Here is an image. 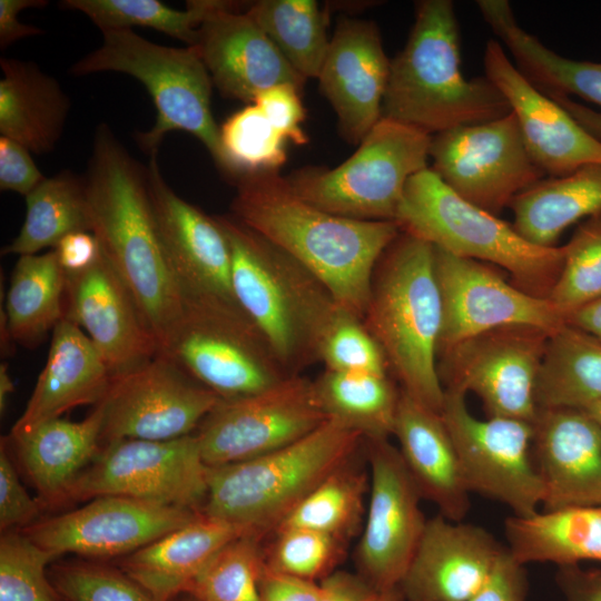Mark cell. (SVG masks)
<instances>
[{
  "instance_id": "35",
  "label": "cell",
  "mask_w": 601,
  "mask_h": 601,
  "mask_svg": "<svg viewBox=\"0 0 601 601\" xmlns=\"http://www.w3.org/2000/svg\"><path fill=\"white\" fill-rule=\"evenodd\" d=\"M66 276L56 252L19 256L11 274L1 326L13 344L32 348L65 318Z\"/></svg>"
},
{
  "instance_id": "46",
  "label": "cell",
  "mask_w": 601,
  "mask_h": 601,
  "mask_svg": "<svg viewBox=\"0 0 601 601\" xmlns=\"http://www.w3.org/2000/svg\"><path fill=\"white\" fill-rule=\"evenodd\" d=\"M265 550L268 568L297 578L319 582L341 562L346 541L331 534L303 529L282 528Z\"/></svg>"
},
{
  "instance_id": "23",
  "label": "cell",
  "mask_w": 601,
  "mask_h": 601,
  "mask_svg": "<svg viewBox=\"0 0 601 601\" xmlns=\"http://www.w3.org/2000/svg\"><path fill=\"white\" fill-rule=\"evenodd\" d=\"M65 317L89 337L112 378L160 354L134 297L104 255L86 272L66 278Z\"/></svg>"
},
{
  "instance_id": "18",
  "label": "cell",
  "mask_w": 601,
  "mask_h": 601,
  "mask_svg": "<svg viewBox=\"0 0 601 601\" xmlns=\"http://www.w3.org/2000/svg\"><path fill=\"white\" fill-rule=\"evenodd\" d=\"M434 268L443 309L437 358L492 329L524 326L552 334L566 324L549 298L520 289L485 263L434 247Z\"/></svg>"
},
{
  "instance_id": "49",
  "label": "cell",
  "mask_w": 601,
  "mask_h": 601,
  "mask_svg": "<svg viewBox=\"0 0 601 601\" xmlns=\"http://www.w3.org/2000/svg\"><path fill=\"white\" fill-rule=\"evenodd\" d=\"M12 456L1 441L0 446V529L1 533L22 530L40 520L43 510L20 482Z\"/></svg>"
},
{
  "instance_id": "22",
  "label": "cell",
  "mask_w": 601,
  "mask_h": 601,
  "mask_svg": "<svg viewBox=\"0 0 601 601\" xmlns=\"http://www.w3.org/2000/svg\"><path fill=\"white\" fill-rule=\"evenodd\" d=\"M483 61L485 77L508 100L525 146L544 175L562 177L582 166L601 164V140L534 87L500 41H487Z\"/></svg>"
},
{
  "instance_id": "62",
  "label": "cell",
  "mask_w": 601,
  "mask_h": 601,
  "mask_svg": "<svg viewBox=\"0 0 601 601\" xmlns=\"http://www.w3.org/2000/svg\"><path fill=\"white\" fill-rule=\"evenodd\" d=\"M585 412L601 425V401L585 410Z\"/></svg>"
},
{
  "instance_id": "42",
  "label": "cell",
  "mask_w": 601,
  "mask_h": 601,
  "mask_svg": "<svg viewBox=\"0 0 601 601\" xmlns=\"http://www.w3.org/2000/svg\"><path fill=\"white\" fill-rule=\"evenodd\" d=\"M219 168L234 181L259 171H279L285 164L286 139L255 104L233 114L219 127Z\"/></svg>"
},
{
  "instance_id": "33",
  "label": "cell",
  "mask_w": 601,
  "mask_h": 601,
  "mask_svg": "<svg viewBox=\"0 0 601 601\" xmlns=\"http://www.w3.org/2000/svg\"><path fill=\"white\" fill-rule=\"evenodd\" d=\"M504 534L506 548L524 565L601 562V506L511 515L504 522Z\"/></svg>"
},
{
  "instance_id": "52",
  "label": "cell",
  "mask_w": 601,
  "mask_h": 601,
  "mask_svg": "<svg viewBox=\"0 0 601 601\" xmlns=\"http://www.w3.org/2000/svg\"><path fill=\"white\" fill-rule=\"evenodd\" d=\"M30 150L7 137L0 138V189L29 195L46 177Z\"/></svg>"
},
{
  "instance_id": "14",
  "label": "cell",
  "mask_w": 601,
  "mask_h": 601,
  "mask_svg": "<svg viewBox=\"0 0 601 601\" xmlns=\"http://www.w3.org/2000/svg\"><path fill=\"white\" fill-rule=\"evenodd\" d=\"M550 333L524 326L492 329L437 358L444 388L474 393L487 417L533 423L536 380Z\"/></svg>"
},
{
  "instance_id": "50",
  "label": "cell",
  "mask_w": 601,
  "mask_h": 601,
  "mask_svg": "<svg viewBox=\"0 0 601 601\" xmlns=\"http://www.w3.org/2000/svg\"><path fill=\"white\" fill-rule=\"evenodd\" d=\"M299 93L300 89L294 85L280 83L259 92L253 104L286 140L305 145L308 137L302 127L305 109Z\"/></svg>"
},
{
  "instance_id": "6",
  "label": "cell",
  "mask_w": 601,
  "mask_h": 601,
  "mask_svg": "<svg viewBox=\"0 0 601 601\" xmlns=\"http://www.w3.org/2000/svg\"><path fill=\"white\" fill-rule=\"evenodd\" d=\"M394 221L433 247L501 267L538 297H549L562 269L563 246L528 242L512 224L457 196L430 167L408 179Z\"/></svg>"
},
{
  "instance_id": "32",
  "label": "cell",
  "mask_w": 601,
  "mask_h": 601,
  "mask_svg": "<svg viewBox=\"0 0 601 601\" xmlns=\"http://www.w3.org/2000/svg\"><path fill=\"white\" fill-rule=\"evenodd\" d=\"M520 72L548 96L575 95L601 107V62L573 60L545 47L518 23L506 0L475 2Z\"/></svg>"
},
{
  "instance_id": "3",
  "label": "cell",
  "mask_w": 601,
  "mask_h": 601,
  "mask_svg": "<svg viewBox=\"0 0 601 601\" xmlns=\"http://www.w3.org/2000/svg\"><path fill=\"white\" fill-rule=\"evenodd\" d=\"M511 112L486 78L461 72L459 23L451 0H422L403 49L391 60L382 118L428 136Z\"/></svg>"
},
{
  "instance_id": "55",
  "label": "cell",
  "mask_w": 601,
  "mask_h": 601,
  "mask_svg": "<svg viewBox=\"0 0 601 601\" xmlns=\"http://www.w3.org/2000/svg\"><path fill=\"white\" fill-rule=\"evenodd\" d=\"M555 583L564 601H601V569L559 566Z\"/></svg>"
},
{
  "instance_id": "10",
  "label": "cell",
  "mask_w": 601,
  "mask_h": 601,
  "mask_svg": "<svg viewBox=\"0 0 601 601\" xmlns=\"http://www.w3.org/2000/svg\"><path fill=\"white\" fill-rule=\"evenodd\" d=\"M161 354L224 402L255 395L290 376L244 311L226 303L184 300Z\"/></svg>"
},
{
  "instance_id": "58",
  "label": "cell",
  "mask_w": 601,
  "mask_h": 601,
  "mask_svg": "<svg viewBox=\"0 0 601 601\" xmlns=\"http://www.w3.org/2000/svg\"><path fill=\"white\" fill-rule=\"evenodd\" d=\"M561 105L582 127L601 140V112L565 96H549Z\"/></svg>"
},
{
  "instance_id": "24",
  "label": "cell",
  "mask_w": 601,
  "mask_h": 601,
  "mask_svg": "<svg viewBox=\"0 0 601 601\" xmlns=\"http://www.w3.org/2000/svg\"><path fill=\"white\" fill-rule=\"evenodd\" d=\"M390 66L374 21L337 22L317 79L347 142L358 145L382 119Z\"/></svg>"
},
{
  "instance_id": "45",
  "label": "cell",
  "mask_w": 601,
  "mask_h": 601,
  "mask_svg": "<svg viewBox=\"0 0 601 601\" xmlns=\"http://www.w3.org/2000/svg\"><path fill=\"white\" fill-rule=\"evenodd\" d=\"M58 558L21 530L2 532L0 601H66L46 571L47 565Z\"/></svg>"
},
{
  "instance_id": "59",
  "label": "cell",
  "mask_w": 601,
  "mask_h": 601,
  "mask_svg": "<svg viewBox=\"0 0 601 601\" xmlns=\"http://www.w3.org/2000/svg\"><path fill=\"white\" fill-rule=\"evenodd\" d=\"M566 324L577 327L601 342V298L571 314Z\"/></svg>"
},
{
  "instance_id": "36",
  "label": "cell",
  "mask_w": 601,
  "mask_h": 601,
  "mask_svg": "<svg viewBox=\"0 0 601 601\" xmlns=\"http://www.w3.org/2000/svg\"><path fill=\"white\" fill-rule=\"evenodd\" d=\"M601 401V342L565 324L550 334L540 366L539 408L588 410Z\"/></svg>"
},
{
  "instance_id": "1",
  "label": "cell",
  "mask_w": 601,
  "mask_h": 601,
  "mask_svg": "<svg viewBox=\"0 0 601 601\" xmlns=\"http://www.w3.org/2000/svg\"><path fill=\"white\" fill-rule=\"evenodd\" d=\"M231 215L314 274L338 305L363 318L383 253L400 235L394 220H358L303 200L279 171L235 180Z\"/></svg>"
},
{
  "instance_id": "20",
  "label": "cell",
  "mask_w": 601,
  "mask_h": 601,
  "mask_svg": "<svg viewBox=\"0 0 601 601\" xmlns=\"http://www.w3.org/2000/svg\"><path fill=\"white\" fill-rule=\"evenodd\" d=\"M152 213L183 302L238 305L229 242L216 217L179 197L161 175L157 155L146 165Z\"/></svg>"
},
{
  "instance_id": "28",
  "label": "cell",
  "mask_w": 601,
  "mask_h": 601,
  "mask_svg": "<svg viewBox=\"0 0 601 601\" xmlns=\"http://www.w3.org/2000/svg\"><path fill=\"white\" fill-rule=\"evenodd\" d=\"M393 436L422 499L435 504L444 518L463 521L471 492L441 414L401 390Z\"/></svg>"
},
{
  "instance_id": "44",
  "label": "cell",
  "mask_w": 601,
  "mask_h": 601,
  "mask_svg": "<svg viewBox=\"0 0 601 601\" xmlns=\"http://www.w3.org/2000/svg\"><path fill=\"white\" fill-rule=\"evenodd\" d=\"M563 248L562 269L548 298L566 322L601 298V213L584 220Z\"/></svg>"
},
{
  "instance_id": "21",
  "label": "cell",
  "mask_w": 601,
  "mask_h": 601,
  "mask_svg": "<svg viewBox=\"0 0 601 601\" xmlns=\"http://www.w3.org/2000/svg\"><path fill=\"white\" fill-rule=\"evenodd\" d=\"M213 0L197 29L194 47L213 85L227 98L247 105L273 86L292 83L303 89V78L248 16L249 4Z\"/></svg>"
},
{
  "instance_id": "19",
  "label": "cell",
  "mask_w": 601,
  "mask_h": 601,
  "mask_svg": "<svg viewBox=\"0 0 601 601\" xmlns=\"http://www.w3.org/2000/svg\"><path fill=\"white\" fill-rule=\"evenodd\" d=\"M198 512L129 496L101 495L21 531L58 556L75 553L104 561L137 551L183 526Z\"/></svg>"
},
{
  "instance_id": "13",
  "label": "cell",
  "mask_w": 601,
  "mask_h": 601,
  "mask_svg": "<svg viewBox=\"0 0 601 601\" xmlns=\"http://www.w3.org/2000/svg\"><path fill=\"white\" fill-rule=\"evenodd\" d=\"M432 171L464 200L499 215L522 191L544 178L509 115L432 136Z\"/></svg>"
},
{
  "instance_id": "11",
  "label": "cell",
  "mask_w": 601,
  "mask_h": 601,
  "mask_svg": "<svg viewBox=\"0 0 601 601\" xmlns=\"http://www.w3.org/2000/svg\"><path fill=\"white\" fill-rule=\"evenodd\" d=\"M208 473L196 433L168 441L121 439L100 449L69 489L65 505L122 495L200 511Z\"/></svg>"
},
{
  "instance_id": "47",
  "label": "cell",
  "mask_w": 601,
  "mask_h": 601,
  "mask_svg": "<svg viewBox=\"0 0 601 601\" xmlns=\"http://www.w3.org/2000/svg\"><path fill=\"white\" fill-rule=\"evenodd\" d=\"M48 573L66 601H158L118 565L102 561L59 562Z\"/></svg>"
},
{
  "instance_id": "26",
  "label": "cell",
  "mask_w": 601,
  "mask_h": 601,
  "mask_svg": "<svg viewBox=\"0 0 601 601\" xmlns=\"http://www.w3.org/2000/svg\"><path fill=\"white\" fill-rule=\"evenodd\" d=\"M503 548L484 528L439 513L427 519L398 588L405 601H467Z\"/></svg>"
},
{
  "instance_id": "40",
  "label": "cell",
  "mask_w": 601,
  "mask_h": 601,
  "mask_svg": "<svg viewBox=\"0 0 601 601\" xmlns=\"http://www.w3.org/2000/svg\"><path fill=\"white\" fill-rule=\"evenodd\" d=\"M367 489L366 472L353 465L352 459L319 482L277 529H309L347 541L362 530Z\"/></svg>"
},
{
  "instance_id": "12",
  "label": "cell",
  "mask_w": 601,
  "mask_h": 601,
  "mask_svg": "<svg viewBox=\"0 0 601 601\" xmlns=\"http://www.w3.org/2000/svg\"><path fill=\"white\" fill-rule=\"evenodd\" d=\"M440 414L469 491L501 502L512 515L536 513L543 487L532 455V423L477 418L469 411L465 394L453 388H444Z\"/></svg>"
},
{
  "instance_id": "37",
  "label": "cell",
  "mask_w": 601,
  "mask_h": 601,
  "mask_svg": "<svg viewBox=\"0 0 601 601\" xmlns=\"http://www.w3.org/2000/svg\"><path fill=\"white\" fill-rule=\"evenodd\" d=\"M313 385L327 420L359 433L364 440L393 436L401 388L388 374L324 370Z\"/></svg>"
},
{
  "instance_id": "53",
  "label": "cell",
  "mask_w": 601,
  "mask_h": 601,
  "mask_svg": "<svg viewBox=\"0 0 601 601\" xmlns=\"http://www.w3.org/2000/svg\"><path fill=\"white\" fill-rule=\"evenodd\" d=\"M66 278L92 267L102 256L97 237L91 231H75L53 248Z\"/></svg>"
},
{
  "instance_id": "43",
  "label": "cell",
  "mask_w": 601,
  "mask_h": 601,
  "mask_svg": "<svg viewBox=\"0 0 601 601\" xmlns=\"http://www.w3.org/2000/svg\"><path fill=\"white\" fill-rule=\"evenodd\" d=\"M265 535L247 533L226 544L189 587L191 601H259Z\"/></svg>"
},
{
  "instance_id": "51",
  "label": "cell",
  "mask_w": 601,
  "mask_h": 601,
  "mask_svg": "<svg viewBox=\"0 0 601 601\" xmlns=\"http://www.w3.org/2000/svg\"><path fill=\"white\" fill-rule=\"evenodd\" d=\"M528 591L525 565L504 546L483 584L467 601H526Z\"/></svg>"
},
{
  "instance_id": "54",
  "label": "cell",
  "mask_w": 601,
  "mask_h": 601,
  "mask_svg": "<svg viewBox=\"0 0 601 601\" xmlns=\"http://www.w3.org/2000/svg\"><path fill=\"white\" fill-rule=\"evenodd\" d=\"M319 593V582L275 571L265 563L259 601H318Z\"/></svg>"
},
{
  "instance_id": "39",
  "label": "cell",
  "mask_w": 601,
  "mask_h": 601,
  "mask_svg": "<svg viewBox=\"0 0 601 601\" xmlns=\"http://www.w3.org/2000/svg\"><path fill=\"white\" fill-rule=\"evenodd\" d=\"M246 12L303 78L317 79L331 38L316 1L259 0Z\"/></svg>"
},
{
  "instance_id": "31",
  "label": "cell",
  "mask_w": 601,
  "mask_h": 601,
  "mask_svg": "<svg viewBox=\"0 0 601 601\" xmlns=\"http://www.w3.org/2000/svg\"><path fill=\"white\" fill-rule=\"evenodd\" d=\"M0 134L31 152L51 151L70 111L60 83L35 62L1 58Z\"/></svg>"
},
{
  "instance_id": "7",
  "label": "cell",
  "mask_w": 601,
  "mask_h": 601,
  "mask_svg": "<svg viewBox=\"0 0 601 601\" xmlns=\"http://www.w3.org/2000/svg\"><path fill=\"white\" fill-rule=\"evenodd\" d=\"M363 436L326 420L321 426L267 454L209 466L201 511L266 535L327 475L353 459Z\"/></svg>"
},
{
  "instance_id": "30",
  "label": "cell",
  "mask_w": 601,
  "mask_h": 601,
  "mask_svg": "<svg viewBox=\"0 0 601 601\" xmlns=\"http://www.w3.org/2000/svg\"><path fill=\"white\" fill-rule=\"evenodd\" d=\"M257 533L201 510L183 526L120 558L118 565L158 601H171L236 538Z\"/></svg>"
},
{
  "instance_id": "9",
  "label": "cell",
  "mask_w": 601,
  "mask_h": 601,
  "mask_svg": "<svg viewBox=\"0 0 601 601\" xmlns=\"http://www.w3.org/2000/svg\"><path fill=\"white\" fill-rule=\"evenodd\" d=\"M432 137L382 118L335 168L304 167L286 177L303 200L358 220H394L405 186L427 168Z\"/></svg>"
},
{
  "instance_id": "8",
  "label": "cell",
  "mask_w": 601,
  "mask_h": 601,
  "mask_svg": "<svg viewBox=\"0 0 601 601\" xmlns=\"http://www.w3.org/2000/svg\"><path fill=\"white\" fill-rule=\"evenodd\" d=\"M102 43L71 67L75 76L115 71L139 80L152 98L157 115L136 140L157 155L165 136L175 130L195 136L216 165L221 161L219 127L211 112V78L194 47L151 42L132 30L102 31Z\"/></svg>"
},
{
  "instance_id": "63",
  "label": "cell",
  "mask_w": 601,
  "mask_h": 601,
  "mask_svg": "<svg viewBox=\"0 0 601 601\" xmlns=\"http://www.w3.org/2000/svg\"><path fill=\"white\" fill-rule=\"evenodd\" d=\"M185 601H191V600H190V599H187V600H185Z\"/></svg>"
},
{
  "instance_id": "41",
  "label": "cell",
  "mask_w": 601,
  "mask_h": 601,
  "mask_svg": "<svg viewBox=\"0 0 601 601\" xmlns=\"http://www.w3.org/2000/svg\"><path fill=\"white\" fill-rule=\"evenodd\" d=\"M65 9L86 14L100 31L151 28L195 45L197 29L211 9L213 0H191L187 9L176 10L158 0H63Z\"/></svg>"
},
{
  "instance_id": "29",
  "label": "cell",
  "mask_w": 601,
  "mask_h": 601,
  "mask_svg": "<svg viewBox=\"0 0 601 601\" xmlns=\"http://www.w3.org/2000/svg\"><path fill=\"white\" fill-rule=\"evenodd\" d=\"M112 376L83 331L63 318L51 333L50 348L24 412L10 434L27 432L107 395Z\"/></svg>"
},
{
  "instance_id": "15",
  "label": "cell",
  "mask_w": 601,
  "mask_h": 601,
  "mask_svg": "<svg viewBox=\"0 0 601 601\" xmlns=\"http://www.w3.org/2000/svg\"><path fill=\"white\" fill-rule=\"evenodd\" d=\"M326 420L313 381L294 375L255 395L220 401L196 435L205 463L219 466L292 444Z\"/></svg>"
},
{
  "instance_id": "25",
  "label": "cell",
  "mask_w": 601,
  "mask_h": 601,
  "mask_svg": "<svg viewBox=\"0 0 601 601\" xmlns=\"http://www.w3.org/2000/svg\"><path fill=\"white\" fill-rule=\"evenodd\" d=\"M532 455L543 511L601 506V425L578 408H539Z\"/></svg>"
},
{
  "instance_id": "61",
  "label": "cell",
  "mask_w": 601,
  "mask_h": 601,
  "mask_svg": "<svg viewBox=\"0 0 601 601\" xmlns=\"http://www.w3.org/2000/svg\"><path fill=\"white\" fill-rule=\"evenodd\" d=\"M376 601H405L400 588L381 592Z\"/></svg>"
},
{
  "instance_id": "27",
  "label": "cell",
  "mask_w": 601,
  "mask_h": 601,
  "mask_svg": "<svg viewBox=\"0 0 601 601\" xmlns=\"http://www.w3.org/2000/svg\"><path fill=\"white\" fill-rule=\"evenodd\" d=\"M104 420L100 402L81 421L58 417L1 439L37 491L43 509L65 505L69 489L101 449Z\"/></svg>"
},
{
  "instance_id": "56",
  "label": "cell",
  "mask_w": 601,
  "mask_h": 601,
  "mask_svg": "<svg viewBox=\"0 0 601 601\" xmlns=\"http://www.w3.org/2000/svg\"><path fill=\"white\" fill-rule=\"evenodd\" d=\"M318 601H376V591L361 574L335 570L319 581Z\"/></svg>"
},
{
  "instance_id": "4",
  "label": "cell",
  "mask_w": 601,
  "mask_h": 601,
  "mask_svg": "<svg viewBox=\"0 0 601 601\" xmlns=\"http://www.w3.org/2000/svg\"><path fill=\"white\" fill-rule=\"evenodd\" d=\"M442 319L434 247L401 231L376 264L363 321L400 388L439 413L444 400L437 371Z\"/></svg>"
},
{
  "instance_id": "48",
  "label": "cell",
  "mask_w": 601,
  "mask_h": 601,
  "mask_svg": "<svg viewBox=\"0 0 601 601\" xmlns=\"http://www.w3.org/2000/svg\"><path fill=\"white\" fill-rule=\"evenodd\" d=\"M318 362L334 372L387 374L385 355L363 318L337 306L318 346Z\"/></svg>"
},
{
  "instance_id": "5",
  "label": "cell",
  "mask_w": 601,
  "mask_h": 601,
  "mask_svg": "<svg viewBox=\"0 0 601 601\" xmlns=\"http://www.w3.org/2000/svg\"><path fill=\"white\" fill-rule=\"evenodd\" d=\"M216 218L230 245L239 307L287 374L300 375L318 362L319 342L337 302L305 266L231 214Z\"/></svg>"
},
{
  "instance_id": "2",
  "label": "cell",
  "mask_w": 601,
  "mask_h": 601,
  "mask_svg": "<svg viewBox=\"0 0 601 601\" xmlns=\"http://www.w3.org/2000/svg\"><path fill=\"white\" fill-rule=\"evenodd\" d=\"M83 179L91 233L134 297L161 353L184 302L152 213L146 166L101 122L95 130Z\"/></svg>"
},
{
  "instance_id": "60",
  "label": "cell",
  "mask_w": 601,
  "mask_h": 601,
  "mask_svg": "<svg viewBox=\"0 0 601 601\" xmlns=\"http://www.w3.org/2000/svg\"><path fill=\"white\" fill-rule=\"evenodd\" d=\"M14 384L9 374L7 363H1L0 365V410L1 413L7 407L9 395L13 392Z\"/></svg>"
},
{
  "instance_id": "16",
  "label": "cell",
  "mask_w": 601,
  "mask_h": 601,
  "mask_svg": "<svg viewBox=\"0 0 601 601\" xmlns=\"http://www.w3.org/2000/svg\"><path fill=\"white\" fill-rule=\"evenodd\" d=\"M370 462V500L355 562L376 591L398 588L426 525L423 500L397 446L364 440Z\"/></svg>"
},
{
  "instance_id": "34",
  "label": "cell",
  "mask_w": 601,
  "mask_h": 601,
  "mask_svg": "<svg viewBox=\"0 0 601 601\" xmlns=\"http://www.w3.org/2000/svg\"><path fill=\"white\" fill-rule=\"evenodd\" d=\"M513 226L528 242L554 247L572 224L601 213V164L562 176L543 178L510 204Z\"/></svg>"
},
{
  "instance_id": "17",
  "label": "cell",
  "mask_w": 601,
  "mask_h": 601,
  "mask_svg": "<svg viewBox=\"0 0 601 601\" xmlns=\"http://www.w3.org/2000/svg\"><path fill=\"white\" fill-rule=\"evenodd\" d=\"M101 402V444H107L121 439L168 441L194 434L220 398L160 353L114 377Z\"/></svg>"
},
{
  "instance_id": "57",
  "label": "cell",
  "mask_w": 601,
  "mask_h": 601,
  "mask_svg": "<svg viewBox=\"0 0 601 601\" xmlns=\"http://www.w3.org/2000/svg\"><path fill=\"white\" fill-rule=\"evenodd\" d=\"M43 0H0V47L6 49L19 39L41 35L42 29L21 23L18 13L27 8L47 6Z\"/></svg>"
},
{
  "instance_id": "38",
  "label": "cell",
  "mask_w": 601,
  "mask_h": 601,
  "mask_svg": "<svg viewBox=\"0 0 601 601\" xmlns=\"http://www.w3.org/2000/svg\"><path fill=\"white\" fill-rule=\"evenodd\" d=\"M27 211L19 234L2 255H35L68 234L91 231L85 179L70 170L45 178L26 196Z\"/></svg>"
}]
</instances>
